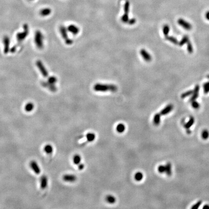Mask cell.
Here are the masks:
<instances>
[{
  "label": "cell",
  "instance_id": "obj_39",
  "mask_svg": "<svg viewBox=\"0 0 209 209\" xmlns=\"http://www.w3.org/2000/svg\"><path fill=\"white\" fill-rule=\"evenodd\" d=\"M202 204V201H199L198 202L196 203L195 205H194L192 207V209H196L199 208L200 206L201 205V204Z\"/></svg>",
  "mask_w": 209,
  "mask_h": 209
},
{
  "label": "cell",
  "instance_id": "obj_41",
  "mask_svg": "<svg viewBox=\"0 0 209 209\" xmlns=\"http://www.w3.org/2000/svg\"><path fill=\"white\" fill-rule=\"evenodd\" d=\"M84 168V165L82 163H80L79 165H78V169L79 170H82Z\"/></svg>",
  "mask_w": 209,
  "mask_h": 209
},
{
  "label": "cell",
  "instance_id": "obj_38",
  "mask_svg": "<svg viewBox=\"0 0 209 209\" xmlns=\"http://www.w3.org/2000/svg\"><path fill=\"white\" fill-rule=\"evenodd\" d=\"M192 106L193 108L195 109H198L200 107V104L198 102L195 101H193L192 102Z\"/></svg>",
  "mask_w": 209,
  "mask_h": 209
},
{
  "label": "cell",
  "instance_id": "obj_7",
  "mask_svg": "<svg viewBox=\"0 0 209 209\" xmlns=\"http://www.w3.org/2000/svg\"><path fill=\"white\" fill-rule=\"evenodd\" d=\"M30 167L34 171V172L37 175H39L41 173V169L38 165V163L34 160H33L30 161Z\"/></svg>",
  "mask_w": 209,
  "mask_h": 209
},
{
  "label": "cell",
  "instance_id": "obj_3",
  "mask_svg": "<svg viewBox=\"0 0 209 209\" xmlns=\"http://www.w3.org/2000/svg\"><path fill=\"white\" fill-rule=\"evenodd\" d=\"M24 30L22 32H19L17 34V39L19 43H21L28 36L29 33V28L27 24H24L23 26Z\"/></svg>",
  "mask_w": 209,
  "mask_h": 209
},
{
  "label": "cell",
  "instance_id": "obj_22",
  "mask_svg": "<svg viewBox=\"0 0 209 209\" xmlns=\"http://www.w3.org/2000/svg\"><path fill=\"white\" fill-rule=\"evenodd\" d=\"M194 122H195V119H194V118L193 117H190V119H189V121H188V122L185 125V128H186V129H189L190 128V127L192 126L193 125V124H194Z\"/></svg>",
  "mask_w": 209,
  "mask_h": 209
},
{
  "label": "cell",
  "instance_id": "obj_12",
  "mask_svg": "<svg viewBox=\"0 0 209 209\" xmlns=\"http://www.w3.org/2000/svg\"><path fill=\"white\" fill-rule=\"evenodd\" d=\"M67 29L69 32L71 33V34H74L75 35L78 34L79 32V29L78 27L73 24L69 25Z\"/></svg>",
  "mask_w": 209,
  "mask_h": 209
},
{
  "label": "cell",
  "instance_id": "obj_9",
  "mask_svg": "<svg viewBox=\"0 0 209 209\" xmlns=\"http://www.w3.org/2000/svg\"><path fill=\"white\" fill-rule=\"evenodd\" d=\"M63 179L65 182H74L76 181L77 178L73 174H65L63 177Z\"/></svg>",
  "mask_w": 209,
  "mask_h": 209
},
{
  "label": "cell",
  "instance_id": "obj_20",
  "mask_svg": "<svg viewBox=\"0 0 209 209\" xmlns=\"http://www.w3.org/2000/svg\"><path fill=\"white\" fill-rule=\"evenodd\" d=\"M165 173L168 176H170L172 174V167L170 163H168L165 165Z\"/></svg>",
  "mask_w": 209,
  "mask_h": 209
},
{
  "label": "cell",
  "instance_id": "obj_24",
  "mask_svg": "<svg viewBox=\"0 0 209 209\" xmlns=\"http://www.w3.org/2000/svg\"><path fill=\"white\" fill-rule=\"evenodd\" d=\"M57 81V78L56 77L54 76H51L48 78L47 81L48 83L51 85H55Z\"/></svg>",
  "mask_w": 209,
  "mask_h": 209
},
{
  "label": "cell",
  "instance_id": "obj_32",
  "mask_svg": "<svg viewBox=\"0 0 209 209\" xmlns=\"http://www.w3.org/2000/svg\"><path fill=\"white\" fill-rule=\"evenodd\" d=\"M193 92V91H192V90H190V91H186L185 93H183L182 94V95H181V98H185L189 96L190 95H192Z\"/></svg>",
  "mask_w": 209,
  "mask_h": 209
},
{
  "label": "cell",
  "instance_id": "obj_19",
  "mask_svg": "<svg viewBox=\"0 0 209 209\" xmlns=\"http://www.w3.org/2000/svg\"><path fill=\"white\" fill-rule=\"evenodd\" d=\"M153 124L156 125L158 126L160 125V122H161V114L159 113H156L155 115L153 117Z\"/></svg>",
  "mask_w": 209,
  "mask_h": 209
},
{
  "label": "cell",
  "instance_id": "obj_8",
  "mask_svg": "<svg viewBox=\"0 0 209 209\" xmlns=\"http://www.w3.org/2000/svg\"><path fill=\"white\" fill-rule=\"evenodd\" d=\"M178 23L183 28L187 30H190L192 29L191 24L182 19H180L178 20Z\"/></svg>",
  "mask_w": 209,
  "mask_h": 209
},
{
  "label": "cell",
  "instance_id": "obj_36",
  "mask_svg": "<svg viewBox=\"0 0 209 209\" xmlns=\"http://www.w3.org/2000/svg\"><path fill=\"white\" fill-rule=\"evenodd\" d=\"M187 50H188V52L190 53H192L193 52V48L192 44H191V42L189 41L187 43Z\"/></svg>",
  "mask_w": 209,
  "mask_h": 209
},
{
  "label": "cell",
  "instance_id": "obj_13",
  "mask_svg": "<svg viewBox=\"0 0 209 209\" xmlns=\"http://www.w3.org/2000/svg\"><path fill=\"white\" fill-rule=\"evenodd\" d=\"M140 54L144 60L146 62H150L152 60V56L144 49H142L140 51Z\"/></svg>",
  "mask_w": 209,
  "mask_h": 209
},
{
  "label": "cell",
  "instance_id": "obj_15",
  "mask_svg": "<svg viewBox=\"0 0 209 209\" xmlns=\"http://www.w3.org/2000/svg\"><path fill=\"white\" fill-rule=\"evenodd\" d=\"M173 108V106L172 105V104H168L167 106H166L165 108L161 111L160 114L162 115L168 114L170 112L172 111Z\"/></svg>",
  "mask_w": 209,
  "mask_h": 209
},
{
  "label": "cell",
  "instance_id": "obj_23",
  "mask_svg": "<svg viewBox=\"0 0 209 209\" xmlns=\"http://www.w3.org/2000/svg\"><path fill=\"white\" fill-rule=\"evenodd\" d=\"M125 130V126L123 124H119L116 127V130L119 133H122Z\"/></svg>",
  "mask_w": 209,
  "mask_h": 209
},
{
  "label": "cell",
  "instance_id": "obj_5",
  "mask_svg": "<svg viewBox=\"0 0 209 209\" xmlns=\"http://www.w3.org/2000/svg\"><path fill=\"white\" fill-rule=\"evenodd\" d=\"M36 64L42 75L45 78L47 77L48 76V73L42 62L40 60H37L36 62Z\"/></svg>",
  "mask_w": 209,
  "mask_h": 209
},
{
  "label": "cell",
  "instance_id": "obj_42",
  "mask_svg": "<svg viewBox=\"0 0 209 209\" xmlns=\"http://www.w3.org/2000/svg\"><path fill=\"white\" fill-rule=\"evenodd\" d=\"M205 17H206V19L207 20H209V11H208L206 13L205 15Z\"/></svg>",
  "mask_w": 209,
  "mask_h": 209
},
{
  "label": "cell",
  "instance_id": "obj_10",
  "mask_svg": "<svg viewBox=\"0 0 209 209\" xmlns=\"http://www.w3.org/2000/svg\"><path fill=\"white\" fill-rule=\"evenodd\" d=\"M48 185V178L46 175L42 176L40 178V187L43 190L46 189Z\"/></svg>",
  "mask_w": 209,
  "mask_h": 209
},
{
  "label": "cell",
  "instance_id": "obj_16",
  "mask_svg": "<svg viewBox=\"0 0 209 209\" xmlns=\"http://www.w3.org/2000/svg\"><path fill=\"white\" fill-rule=\"evenodd\" d=\"M51 13V9L50 8H45L40 11V15L42 17H47Z\"/></svg>",
  "mask_w": 209,
  "mask_h": 209
},
{
  "label": "cell",
  "instance_id": "obj_26",
  "mask_svg": "<svg viewBox=\"0 0 209 209\" xmlns=\"http://www.w3.org/2000/svg\"><path fill=\"white\" fill-rule=\"evenodd\" d=\"M165 39L167 40L172 42L173 44H175V45H178L179 44V42H178V41L177 40V39L175 37H173V36H167L165 37Z\"/></svg>",
  "mask_w": 209,
  "mask_h": 209
},
{
  "label": "cell",
  "instance_id": "obj_45",
  "mask_svg": "<svg viewBox=\"0 0 209 209\" xmlns=\"http://www.w3.org/2000/svg\"><path fill=\"white\" fill-rule=\"evenodd\" d=\"M29 1H34V0H29Z\"/></svg>",
  "mask_w": 209,
  "mask_h": 209
},
{
  "label": "cell",
  "instance_id": "obj_6",
  "mask_svg": "<svg viewBox=\"0 0 209 209\" xmlns=\"http://www.w3.org/2000/svg\"><path fill=\"white\" fill-rule=\"evenodd\" d=\"M3 43L4 45L3 52L4 54H7L10 51V39L9 36L5 35L3 38Z\"/></svg>",
  "mask_w": 209,
  "mask_h": 209
},
{
  "label": "cell",
  "instance_id": "obj_1",
  "mask_svg": "<svg viewBox=\"0 0 209 209\" xmlns=\"http://www.w3.org/2000/svg\"><path fill=\"white\" fill-rule=\"evenodd\" d=\"M94 90L96 91H110L115 92L117 91V86L114 85L112 84H103L100 83H97L95 85L94 87Z\"/></svg>",
  "mask_w": 209,
  "mask_h": 209
},
{
  "label": "cell",
  "instance_id": "obj_28",
  "mask_svg": "<svg viewBox=\"0 0 209 209\" xmlns=\"http://www.w3.org/2000/svg\"><path fill=\"white\" fill-rule=\"evenodd\" d=\"M143 178V175L142 172H138L135 174L134 178L137 181H142Z\"/></svg>",
  "mask_w": 209,
  "mask_h": 209
},
{
  "label": "cell",
  "instance_id": "obj_14",
  "mask_svg": "<svg viewBox=\"0 0 209 209\" xmlns=\"http://www.w3.org/2000/svg\"><path fill=\"white\" fill-rule=\"evenodd\" d=\"M42 85L45 88H48L51 91H52V92H55V91H56L57 90V88L56 87L55 85L50 84L48 83L47 82L43 81L42 82Z\"/></svg>",
  "mask_w": 209,
  "mask_h": 209
},
{
  "label": "cell",
  "instance_id": "obj_43",
  "mask_svg": "<svg viewBox=\"0 0 209 209\" xmlns=\"http://www.w3.org/2000/svg\"><path fill=\"white\" fill-rule=\"evenodd\" d=\"M203 209H209V206L208 205H206L203 207Z\"/></svg>",
  "mask_w": 209,
  "mask_h": 209
},
{
  "label": "cell",
  "instance_id": "obj_31",
  "mask_svg": "<svg viewBox=\"0 0 209 209\" xmlns=\"http://www.w3.org/2000/svg\"><path fill=\"white\" fill-rule=\"evenodd\" d=\"M201 136H202L203 139H204L205 140L208 139L209 137V132L206 129L204 130L202 132Z\"/></svg>",
  "mask_w": 209,
  "mask_h": 209
},
{
  "label": "cell",
  "instance_id": "obj_30",
  "mask_svg": "<svg viewBox=\"0 0 209 209\" xmlns=\"http://www.w3.org/2000/svg\"><path fill=\"white\" fill-rule=\"evenodd\" d=\"M169 27L168 25H165L163 27V34L165 35V36H168L169 32Z\"/></svg>",
  "mask_w": 209,
  "mask_h": 209
},
{
  "label": "cell",
  "instance_id": "obj_35",
  "mask_svg": "<svg viewBox=\"0 0 209 209\" xmlns=\"http://www.w3.org/2000/svg\"><path fill=\"white\" fill-rule=\"evenodd\" d=\"M157 170L160 173H163L165 172V165H160L158 166Z\"/></svg>",
  "mask_w": 209,
  "mask_h": 209
},
{
  "label": "cell",
  "instance_id": "obj_21",
  "mask_svg": "<svg viewBox=\"0 0 209 209\" xmlns=\"http://www.w3.org/2000/svg\"><path fill=\"white\" fill-rule=\"evenodd\" d=\"M81 156L79 155H75L73 157V162L76 165H79L81 163Z\"/></svg>",
  "mask_w": 209,
  "mask_h": 209
},
{
  "label": "cell",
  "instance_id": "obj_17",
  "mask_svg": "<svg viewBox=\"0 0 209 209\" xmlns=\"http://www.w3.org/2000/svg\"><path fill=\"white\" fill-rule=\"evenodd\" d=\"M34 104L32 102H29L25 106L24 109L27 112H32L34 109Z\"/></svg>",
  "mask_w": 209,
  "mask_h": 209
},
{
  "label": "cell",
  "instance_id": "obj_2",
  "mask_svg": "<svg viewBox=\"0 0 209 209\" xmlns=\"http://www.w3.org/2000/svg\"><path fill=\"white\" fill-rule=\"evenodd\" d=\"M44 36L40 30H36L34 34V43L39 49L43 48L44 46Z\"/></svg>",
  "mask_w": 209,
  "mask_h": 209
},
{
  "label": "cell",
  "instance_id": "obj_11",
  "mask_svg": "<svg viewBox=\"0 0 209 209\" xmlns=\"http://www.w3.org/2000/svg\"><path fill=\"white\" fill-rule=\"evenodd\" d=\"M199 85H196L193 92L192 96L190 99V101L192 102L196 100V99L198 98L199 93Z\"/></svg>",
  "mask_w": 209,
  "mask_h": 209
},
{
  "label": "cell",
  "instance_id": "obj_37",
  "mask_svg": "<svg viewBox=\"0 0 209 209\" xmlns=\"http://www.w3.org/2000/svg\"><path fill=\"white\" fill-rule=\"evenodd\" d=\"M129 7H130L129 2H126L125 3V6H124V11H125V13L128 14L129 10Z\"/></svg>",
  "mask_w": 209,
  "mask_h": 209
},
{
  "label": "cell",
  "instance_id": "obj_4",
  "mask_svg": "<svg viewBox=\"0 0 209 209\" xmlns=\"http://www.w3.org/2000/svg\"><path fill=\"white\" fill-rule=\"evenodd\" d=\"M67 29L66 27L62 25L60 27V32L61 33L62 36L65 42V44H67V45H71L73 44V41L68 37V35Z\"/></svg>",
  "mask_w": 209,
  "mask_h": 209
},
{
  "label": "cell",
  "instance_id": "obj_29",
  "mask_svg": "<svg viewBox=\"0 0 209 209\" xmlns=\"http://www.w3.org/2000/svg\"><path fill=\"white\" fill-rule=\"evenodd\" d=\"M189 41V37L187 35H185L182 37V40L179 42V45L180 46H183L184 44L187 43Z\"/></svg>",
  "mask_w": 209,
  "mask_h": 209
},
{
  "label": "cell",
  "instance_id": "obj_40",
  "mask_svg": "<svg viewBox=\"0 0 209 209\" xmlns=\"http://www.w3.org/2000/svg\"><path fill=\"white\" fill-rule=\"evenodd\" d=\"M136 22V20L135 19H132L130 20H129L128 23L129 25H133Z\"/></svg>",
  "mask_w": 209,
  "mask_h": 209
},
{
  "label": "cell",
  "instance_id": "obj_27",
  "mask_svg": "<svg viewBox=\"0 0 209 209\" xmlns=\"http://www.w3.org/2000/svg\"><path fill=\"white\" fill-rule=\"evenodd\" d=\"M106 200L110 204H113L116 202V199L114 196L108 195L106 196Z\"/></svg>",
  "mask_w": 209,
  "mask_h": 209
},
{
  "label": "cell",
  "instance_id": "obj_34",
  "mask_svg": "<svg viewBox=\"0 0 209 209\" xmlns=\"http://www.w3.org/2000/svg\"><path fill=\"white\" fill-rule=\"evenodd\" d=\"M121 20L124 23H127L129 20L128 14L125 13L124 15H123V16L121 17Z\"/></svg>",
  "mask_w": 209,
  "mask_h": 209
},
{
  "label": "cell",
  "instance_id": "obj_18",
  "mask_svg": "<svg viewBox=\"0 0 209 209\" xmlns=\"http://www.w3.org/2000/svg\"><path fill=\"white\" fill-rule=\"evenodd\" d=\"M53 147L51 144H47L44 146V151L48 155L51 154L53 152Z\"/></svg>",
  "mask_w": 209,
  "mask_h": 209
},
{
  "label": "cell",
  "instance_id": "obj_25",
  "mask_svg": "<svg viewBox=\"0 0 209 209\" xmlns=\"http://www.w3.org/2000/svg\"><path fill=\"white\" fill-rule=\"evenodd\" d=\"M86 138H87V140H88V142H93L95 138V135L94 133H89L86 135Z\"/></svg>",
  "mask_w": 209,
  "mask_h": 209
},
{
  "label": "cell",
  "instance_id": "obj_44",
  "mask_svg": "<svg viewBox=\"0 0 209 209\" xmlns=\"http://www.w3.org/2000/svg\"><path fill=\"white\" fill-rule=\"evenodd\" d=\"M207 78H209V75H207Z\"/></svg>",
  "mask_w": 209,
  "mask_h": 209
},
{
  "label": "cell",
  "instance_id": "obj_33",
  "mask_svg": "<svg viewBox=\"0 0 209 209\" xmlns=\"http://www.w3.org/2000/svg\"><path fill=\"white\" fill-rule=\"evenodd\" d=\"M203 90L205 94H208L209 93V82L205 83L203 84Z\"/></svg>",
  "mask_w": 209,
  "mask_h": 209
}]
</instances>
